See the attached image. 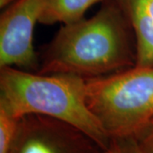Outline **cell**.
<instances>
[{
	"label": "cell",
	"mask_w": 153,
	"mask_h": 153,
	"mask_svg": "<svg viewBox=\"0 0 153 153\" xmlns=\"http://www.w3.org/2000/svg\"><path fill=\"white\" fill-rule=\"evenodd\" d=\"M137 63L134 29L115 0H104L93 16L61 27L45 46L38 73L107 76Z\"/></svg>",
	"instance_id": "cell-1"
},
{
	"label": "cell",
	"mask_w": 153,
	"mask_h": 153,
	"mask_svg": "<svg viewBox=\"0 0 153 153\" xmlns=\"http://www.w3.org/2000/svg\"><path fill=\"white\" fill-rule=\"evenodd\" d=\"M0 69V109L17 119L38 114L66 122L89 135L103 150L108 147L111 138L88 105L85 78L15 67Z\"/></svg>",
	"instance_id": "cell-2"
},
{
	"label": "cell",
	"mask_w": 153,
	"mask_h": 153,
	"mask_svg": "<svg viewBox=\"0 0 153 153\" xmlns=\"http://www.w3.org/2000/svg\"><path fill=\"white\" fill-rule=\"evenodd\" d=\"M89 109L112 137H136L153 119V66L87 78Z\"/></svg>",
	"instance_id": "cell-3"
},
{
	"label": "cell",
	"mask_w": 153,
	"mask_h": 153,
	"mask_svg": "<svg viewBox=\"0 0 153 153\" xmlns=\"http://www.w3.org/2000/svg\"><path fill=\"white\" fill-rule=\"evenodd\" d=\"M103 149L81 129L38 114L20 118L9 153H102Z\"/></svg>",
	"instance_id": "cell-4"
},
{
	"label": "cell",
	"mask_w": 153,
	"mask_h": 153,
	"mask_svg": "<svg viewBox=\"0 0 153 153\" xmlns=\"http://www.w3.org/2000/svg\"><path fill=\"white\" fill-rule=\"evenodd\" d=\"M47 0H16L0 16V68L34 71L40 60L33 46V33Z\"/></svg>",
	"instance_id": "cell-5"
},
{
	"label": "cell",
	"mask_w": 153,
	"mask_h": 153,
	"mask_svg": "<svg viewBox=\"0 0 153 153\" xmlns=\"http://www.w3.org/2000/svg\"><path fill=\"white\" fill-rule=\"evenodd\" d=\"M134 29L139 67L153 66V0H115Z\"/></svg>",
	"instance_id": "cell-6"
},
{
	"label": "cell",
	"mask_w": 153,
	"mask_h": 153,
	"mask_svg": "<svg viewBox=\"0 0 153 153\" xmlns=\"http://www.w3.org/2000/svg\"><path fill=\"white\" fill-rule=\"evenodd\" d=\"M101 1L104 0H47L39 23L67 25L81 21L90 7Z\"/></svg>",
	"instance_id": "cell-7"
},
{
	"label": "cell",
	"mask_w": 153,
	"mask_h": 153,
	"mask_svg": "<svg viewBox=\"0 0 153 153\" xmlns=\"http://www.w3.org/2000/svg\"><path fill=\"white\" fill-rule=\"evenodd\" d=\"M19 120L0 109V153H9L16 135Z\"/></svg>",
	"instance_id": "cell-8"
},
{
	"label": "cell",
	"mask_w": 153,
	"mask_h": 153,
	"mask_svg": "<svg viewBox=\"0 0 153 153\" xmlns=\"http://www.w3.org/2000/svg\"><path fill=\"white\" fill-rule=\"evenodd\" d=\"M102 153H144L136 137H112Z\"/></svg>",
	"instance_id": "cell-9"
},
{
	"label": "cell",
	"mask_w": 153,
	"mask_h": 153,
	"mask_svg": "<svg viewBox=\"0 0 153 153\" xmlns=\"http://www.w3.org/2000/svg\"><path fill=\"white\" fill-rule=\"evenodd\" d=\"M144 153H153V119L136 136Z\"/></svg>",
	"instance_id": "cell-10"
},
{
	"label": "cell",
	"mask_w": 153,
	"mask_h": 153,
	"mask_svg": "<svg viewBox=\"0 0 153 153\" xmlns=\"http://www.w3.org/2000/svg\"><path fill=\"white\" fill-rule=\"evenodd\" d=\"M15 1L16 0H0V8L4 10V8L11 4L12 3H14Z\"/></svg>",
	"instance_id": "cell-11"
}]
</instances>
